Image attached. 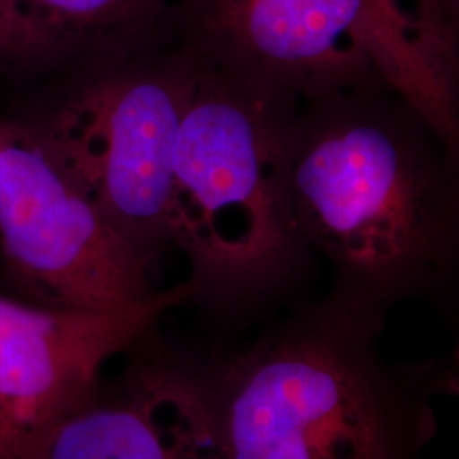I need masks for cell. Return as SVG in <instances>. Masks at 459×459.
Segmentation results:
<instances>
[{
  "mask_svg": "<svg viewBox=\"0 0 459 459\" xmlns=\"http://www.w3.org/2000/svg\"><path fill=\"white\" fill-rule=\"evenodd\" d=\"M458 150L385 83L303 99L290 189L308 254L332 269L328 298L386 318L451 286Z\"/></svg>",
  "mask_w": 459,
  "mask_h": 459,
  "instance_id": "6da1fadb",
  "label": "cell"
},
{
  "mask_svg": "<svg viewBox=\"0 0 459 459\" xmlns=\"http://www.w3.org/2000/svg\"><path fill=\"white\" fill-rule=\"evenodd\" d=\"M385 318L325 296L252 339L187 351L221 459H422L458 361H390Z\"/></svg>",
  "mask_w": 459,
  "mask_h": 459,
  "instance_id": "7a4b0ae2",
  "label": "cell"
},
{
  "mask_svg": "<svg viewBox=\"0 0 459 459\" xmlns=\"http://www.w3.org/2000/svg\"><path fill=\"white\" fill-rule=\"evenodd\" d=\"M186 51L172 247L189 264L191 301L220 315H246L286 291L310 257L290 189L301 99Z\"/></svg>",
  "mask_w": 459,
  "mask_h": 459,
  "instance_id": "3957f363",
  "label": "cell"
},
{
  "mask_svg": "<svg viewBox=\"0 0 459 459\" xmlns=\"http://www.w3.org/2000/svg\"><path fill=\"white\" fill-rule=\"evenodd\" d=\"M181 45L140 49L77 70L28 123L116 233L153 261L172 247L174 150L187 94Z\"/></svg>",
  "mask_w": 459,
  "mask_h": 459,
  "instance_id": "277c9868",
  "label": "cell"
},
{
  "mask_svg": "<svg viewBox=\"0 0 459 459\" xmlns=\"http://www.w3.org/2000/svg\"><path fill=\"white\" fill-rule=\"evenodd\" d=\"M0 261L22 299L121 310L159 290L133 250L26 123L0 119Z\"/></svg>",
  "mask_w": 459,
  "mask_h": 459,
  "instance_id": "5b68a950",
  "label": "cell"
},
{
  "mask_svg": "<svg viewBox=\"0 0 459 459\" xmlns=\"http://www.w3.org/2000/svg\"><path fill=\"white\" fill-rule=\"evenodd\" d=\"M193 299L189 281L121 310H72L0 295V459H34L94 394L104 369Z\"/></svg>",
  "mask_w": 459,
  "mask_h": 459,
  "instance_id": "8992f818",
  "label": "cell"
},
{
  "mask_svg": "<svg viewBox=\"0 0 459 459\" xmlns=\"http://www.w3.org/2000/svg\"><path fill=\"white\" fill-rule=\"evenodd\" d=\"M179 21L197 58L301 100L385 83L362 0H184Z\"/></svg>",
  "mask_w": 459,
  "mask_h": 459,
  "instance_id": "52a82bcc",
  "label": "cell"
},
{
  "mask_svg": "<svg viewBox=\"0 0 459 459\" xmlns=\"http://www.w3.org/2000/svg\"><path fill=\"white\" fill-rule=\"evenodd\" d=\"M152 330L53 429L34 459H221L187 351Z\"/></svg>",
  "mask_w": 459,
  "mask_h": 459,
  "instance_id": "ba28073f",
  "label": "cell"
},
{
  "mask_svg": "<svg viewBox=\"0 0 459 459\" xmlns=\"http://www.w3.org/2000/svg\"><path fill=\"white\" fill-rule=\"evenodd\" d=\"M169 0H0V66L83 68L155 47Z\"/></svg>",
  "mask_w": 459,
  "mask_h": 459,
  "instance_id": "9c48e42d",
  "label": "cell"
},
{
  "mask_svg": "<svg viewBox=\"0 0 459 459\" xmlns=\"http://www.w3.org/2000/svg\"><path fill=\"white\" fill-rule=\"evenodd\" d=\"M385 83L459 150L458 49L415 16L407 0H362Z\"/></svg>",
  "mask_w": 459,
  "mask_h": 459,
  "instance_id": "30bf717a",
  "label": "cell"
},
{
  "mask_svg": "<svg viewBox=\"0 0 459 459\" xmlns=\"http://www.w3.org/2000/svg\"><path fill=\"white\" fill-rule=\"evenodd\" d=\"M413 11L427 28L456 43L458 0H413Z\"/></svg>",
  "mask_w": 459,
  "mask_h": 459,
  "instance_id": "8fae6325",
  "label": "cell"
}]
</instances>
